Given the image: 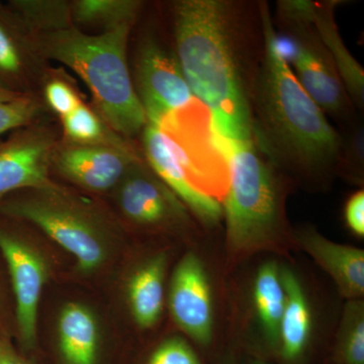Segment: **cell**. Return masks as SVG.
Listing matches in <instances>:
<instances>
[{
	"instance_id": "1",
	"label": "cell",
	"mask_w": 364,
	"mask_h": 364,
	"mask_svg": "<svg viewBox=\"0 0 364 364\" xmlns=\"http://www.w3.org/2000/svg\"><path fill=\"white\" fill-rule=\"evenodd\" d=\"M177 60L215 133L227 141L252 133V91L259 61L251 54L250 26L238 4L181 0L173 6Z\"/></svg>"
},
{
	"instance_id": "2",
	"label": "cell",
	"mask_w": 364,
	"mask_h": 364,
	"mask_svg": "<svg viewBox=\"0 0 364 364\" xmlns=\"http://www.w3.org/2000/svg\"><path fill=\"white\" fill-rule=\"evenodd\" d=\"M262 49L254 81L253 139L287 178L323 183L337 173L342 136L287 63L267 2L258 4Z\"/></svg>"
},
{
	"instance_id": "3",
	"label": "cell",
	"mask_w": 364,
	"mask_h": 364,
	"mask_svg": "<svg viewBox=\"0 0 364 364\" xmlns=\"http://www.w3.org/2000/svg\"><path fill=\"white\" fill-rule=\"evenodd\" d=\"M222 140L229 172L221 203L228 267L261 252L289 255L296 248L286 210L289 178L270 161L253 136Z\"/></svg>"
},
{
	"instance_id": "4",
	"label": "cell",
	"mask_w": 364,
	"mask_h": 364,
	"mask_svg": "<svg viewBox=\"0 0 364 364\" xmlns=\"http://www.w3.org/2000/svg\"><path fill=\"white\" fill-rule=\"evenodd\" d=\"M131 28L124 23L97 36L67 28L45 33L39 39L41 52L77 73L90 88L102 119L112 130L128 136L140 133L147 124L127 61Z\"/></svg>"
},
{
	"instance_id": "5",
	"label": "cell",
	"mask_w": 364,
	"mask_h": 364,
	"mask_svg": "<svg viewBox=\"0 0 364 364\" xmlns=\"http://www.w3.org/2000/svg\"><path fill=\"white\" fill-rule=\"evenodd\" d=\"M0 217L39 228L83 273L97 272L109 258L111 233L102 218L57 184L1 198Z\"/></svg>"
},
{
	"instance_id": "6",
	"label": "cell",
	"mask_w": 364,
	"mask_h": 364,
	"mask_svg": "<svg viewBox=\"0 0 364 364\" xmlns=\"http://www.w3.org/2000/svg\"><path fill=\"white\" fill-rule=\"evenodd\" d=\"M277 21L289 46L294 75L316 104L335 119L350 122L354 105L331 55L312 21V1L282 0Z\"/></svg>"
},
{
	"instance_id": "7",
	"label": "cell",
	"mask_w": 364,
	"mask_h": 364,
	"mask_svg": "<svg viewBox=\"0 0 364 364\" xmlns=\"http://www.w3.org/2000/svg\"><path fill=\"white\" fill-rule=\"evenodd\" d=\"M0 255L6 264L14 299V323L23 348L37 343L41 298L48 265L33 244L11 228L0 225Z\"/></svg>"
},
{
	"instance_id": "8",
	"label": "cell",
	"mask_w": 364,
	"mask_h": 364,
	"mask_svg": "<svg viewBox=\"0 0 364 364\" xmlns=\"http://www.w3.org/2000/svg\"><path fill=\"white\" fill-rule=\"evenodd\" d=\"M117 203L124 217L140 227L183 230L193 226L188 208L142 161L132 166L119 183Z\"/></svg>"
},
{
	"instance_id": "9",
	"label": "cell",
	"mask_w": 364,
	"mask_h": 364,
	"mask_svg": "<svg viewBox=\"0 0 364 364\" xmlns=\"http://www.w3.org/2000/svg\"><path fill=\"white\" fill-rule=\"evenodd\" d=\"M136 82V95L147 124H158L196 100L184 78L178 60L154 40H146L139 49Z\"/></svg>"
},
{
	"instance_id": "10",
	"label": "cell",
	"mask_w": 364,
	"mask_h": 364,
	"mask_svg": "<svg viewBox=\"0 0 364 364\" xmlns=\"http://www.w3.org/2000/svg\"><path fill=\"white\" fill-rule=\"evenodd\" d=\"M168 306L176 324L195 340L208 346L214 336V305L210 279L196 253L186 254L176 265L170 282Z\"/></svg>"
},
{
	"instance_id": "11",
	"label": "cell",
	"mask_w": 364,
	"mask_h": 364,
	"mask_svg": "<svg viewBox=\"0 0 364 364\" xmlns=\"http://www.w3.org/2000/svg\"><path fill=\"white\" fill-rule=\"evenodd\" d=\"M55 166L80 188L105 193L121 183L140 157L130 146L78 145L68 143L53 152Z\"/></svg>"
},
{
	"instance_id": "12",
	"label": "cell",
	"mask_w": 364,
	"mask_h": 364,
	"mask_svg": "<svg viewBox=\"0 0 364 364\" xmlns=\"http://www.w3.org/2000/svg\"><path fill=\"white\" fill-rule=\"evenodd\" d=\"M143 148L148 166L176 193L191 214L207 226H215L221 222V203L189 183L177 159L173 142L166 132L156 124H146Z\"/></svg>"
},
{
	"instance_id": "13",
	"label": "cell",
	"mask_w": 364,
	"mask_h": 364,
	"mask_svg": "<svg viewBox=\"0 0 364 364\" xmlns=\"http://www.w3.org/2000/svg\"><path fill=\"white\" fill-rule=\"evenodd\" d=\"M51 139L42 134H26L0 146V200L21 189L53 186L49 166Z\"/></svg>"
},
{
	"instance_id": "14",
	"label": "cell",
	"mask_w": 364,
	"mask_h": 364,
	"mask_svg": "<svg viewBox=\"0 0 364 364\" xmlns=\"http://www.w3.org/2000/svg\"><path fill=\"white\" fill-rule=\"evenodd\" d=\"M296 249H301L336 284L347 301L364 296V251L354 246L335 243L312 226L294 229Z\"/></svg>"
},
{
	"instance_id": "15",
	"label": "cell",
	"mask_w": 364,
	"mask_h": 364,
	"mask_svg": "<svg viewBox=\"0 0 364 364\" xmlns=\"http://www.w3.org/2000/svg\"><path fill=\"white\" fill-rule=\"evenodd\" d=\"M286 304L279 328L277 353L284 364H303L312 336L313 316L305 289L298 275L282 267Z\"/></svg>"
},
{
	"instance_id": "16",
	"label": "cell",
	"mask_w": 364,
	"mask_h": 364,
	"mask_svg": "<svg viewBox=\"0 0 364 364\" xmlns=\"http://www.w3.org/2000/svg\"><path fill=\"white\" fill-rule=\"evenodd\" d=\"M57 332L63 364H98L100 328L90 308L67 304L60 312Z\"/></svg>"
},
{
	"instance_id": "17",
	"label": "cell",
	"mask_w": 364,
	"mask_h": 364,
	"mask_svg": "<svg viewBox=\"0 0 364 364\" xmlns=\"http://www.w3.org/2000/svg\"><path fill=\"white\" fill-rule=\"evenodd\" d=\"M341 1H312V21L333 61L352 104L358 109L364 105V70L352 56L340 35L335 9Z\"/></svg>"
},
{
	"instance_id": "18",
	"label": "cell",
	"mask_w": 364,
	"mask_h": 364,
	"mask_svg": "<svg viewBox=\"0 0 364 364\" xmlns=\"http://www.w3.org/2000/svg\"><path fill=\"white\" fill-rule=\"evenodd\" d=\"M167 255L157 254L136 268L128 284V301L136 324L151 329L159 322L164 306Z\"/></svg>"
},
{
	"instance_id": "19",
	"label": "cell",
	"mask_w": 364,
	"mask_h": 364,
	"mask_svg": "<svg viewBox=\"0 0 364 364\" xmlns=\"http://www.w3.org/2000/svg\"><path fill=\"white\" fill-rule=\"evenodd\" d=\"M253 298L261 331L268 346L277 353L280 322L286 304L282 267L277 261H267L258 268L254 279Z\"/></svg>"
},
{
	"instance_id": "20",
	"label": "cell",
	"mask_w": 364,
	"mask_h": 364,
	"mask_svg": "<svg viewBox=\"0 0 364 364\" xmlns=\"http://www.w3.org/2000/svg\"><path fill=\"white\" fill-rule=\"evenodd\" d=\"M335 358L338 364H364V303L347 301L342 314Z\"/></svg>"
},
{
	"instance_id": "21",
	"label": "cell",
	"mask_w": 364,
	"mask_h": 364,
	"mask_svg": "<svg viewBox=\"0 0 364 364\" xmlns=\"http://www.w3.org/2000/svg\"><path fill=\"white\" fill-rule=\"evenodd\" d=\"M141 2L131 0H80L71 6L74 20L82 23H100L105 30L117 26L133 25Z\"/></svg>"
},
{
	"instance_id": "22",
	"label": "cell",
	"mask_w": 364,
	"mask_h": 364,
	"mask_svg": "<svg viewBox=\"0 0 364 364\" xmlns=\"http://www.w3.org/2000/svg\"><path fill=\"white\" fill-rule=\"evenodd\" d=\"M64 132L72 144L78 145H111L126 147L121 139L107 135L102 119L98 117L90 107L80 104L70 114L62 117Z\"/></svg>"
},
{
	"instance_id": "23",
	"label": "cell",
	"mask_w": 364,
	"mask_h": 364,
	"mask_svg": "<svg viewBox=\"0 0 364 364\" xmlns=\"http://www.w3.org/2000/svg\"><path fill=\"white\" fill-rule=\"evenodd\" d=\"M13 4L26 21L46 28L47 32L70 28L68 21L71 7L65 2L14 1Z\"/></svg>"
},
{
	"instance_id": "24",
	"label": "cell",
	"mask_w": 364,
	"mask_h": 364,
	"mask_svg": "<svg viewBox=\"0 0 364 364\" xmlns=\"http://www.w3.org/2000/svg\"><path fill=\"white\" fill-rule=\"evenodd\" d=\"M363 128L358 127L346 139L342 138L337 173L343 174L352 181H363Z\"/></svg>"
},
{
	"instance_id": "25",
	"label": "cell",
	"mask_w": 364,
	"mask_h": 364,
	"mask_svg": "<svg viewBox=\"0 0 364 364\" xmlns=\"http://www.w3.org/2000/svg\"><path fill=\"white\" fill-rule=\"evenodd\" d=\"M149 364H200L196 352L186 340L171 337L153 352Z\"/></svg>"
},
{
	"instance_id": "26",
	"label": "cell",
	"mask_w": 364,
	"mask_h": 364,
	"mask_svg": "<svg viewBox=\"0 0 364 364\" xmlns=\"http://www.w3.org/2000/svg\"><path fill=\"white\" fill-rule=\"evenodd\" d=\"M37 112L36 102L26 97H20L13 102L0 105V135L30 123Z\"/></svg>"
},
{
	"instance_id": "27",
	"label": "cell",
	"mask_w": 364,
	"mask_h": 364,
	"mask_svg": "<svg viewBox=\"0 0 364 364\" xmlns=\"http://www.w3.org/2000/svg\"><path fill=\"white\" fill-rule=\"evenodd\" d=\"M45 92L48 104L62 117L70 114L81 104L77 95L63 81H52L46 87Z\"/></svg>"
},
{
	"instance_id": "28",
	"label": "cell",
	"mask_w": 364,
	"mask_h": 364,
	"mask_svg": "<svg viewBox=\"0 0 364 364\" xmlns=\"http://www.w3.org/2000/svg\"><path fill=\"white\" fill-rule=\"evenodd\" d=\"M21 67V53L6 26L0 21V75L18 73Z\"/></svg>"
},
{
	"instance_id": "29",
	"label": "cell",
	"mask_w": 364,
	"mask_h": 364,
	"mask_svg": "<svg viewBox=\"0 0 364 364\" xmlns=\"http://www.w3.org/2000/svg\"><path fill=\"white\" fill-rule=\"evenodd\" d=\"M347 227L358 238L364 237V191H356L347 200L344 208Z\"/></svg>"
},
{
	"instance_id": "30",
	"label": "cell",
	"mask_w": 364,
	"mask_h": 364,
	"mask_svg": "<svg viewBox=\"0 0 364 364\" xmlns=\"http://www.w3.org/2000/svg\"><path fill=\"white\" fill-rule=\"evenodd\" d=\"M0 364H31L11 344L9 335L0 333Z\"/></svg>"
},
{
	"instance_id": "31",
	"label": "cell",
	"mask_w": 364,
	"mask_h": 364,
	"mask_svg": "<svg viewBox=\"0 0 364 364\" xmlns=\"http://www.w3.org/2000/svg\"><path fill=\"white\" fill-rule=\"evenodd\" d=\"M18 97H20V95H16L14 91L7 90L4 86H0V105L13 102V100H16Z\"/></svg>"
},
{
	"instance_id": "32",
	"label": "cell",
	"mask_w": 364,
	"mask_h": 364,
	"mask_svg": "<svg viewBox=\"0 0 364 364\" xmlns=\"http://www.w3.org/2000/svg\"><path fill=\"white\" fill-rule=\"evenodd\" d=\"M0 333L9 335V329H7L6 309H4V298H2L1 296V291H0Z\"/></svg>"
},
{
	"instance_id": "33",
	"label": "cell",
	"mask_w": 364,
	"mask_h": 364,
	"mask_svg": "<svg viewBox=\"0 0 364 364\" xmlns=\"http://www.w3.org/2000/svg\"><path fill=\"white\" fill-rule=\"evenodd\" d=\"M221 364H239L238 361H237L236 358L233 355V354H229L225 358L224 360Z\"/></svg>"
},
{
	"instance_id": "34",
	"label": "cell",
	"mask_w": 364,
	"mask_h": 364,
	"mask_svg": "<svg viewBox=\"0 0 364 364\" xmlns=\"http://www.w3.org/2000/svg\"><path fill=\"white\" fill-rule=\"evenodd\" d=\"M249 364H272L269 363H267V361L262 360V359L259 358H255L252 359V360L250 361V363Z\"/></svg>"
}]
</instances>
